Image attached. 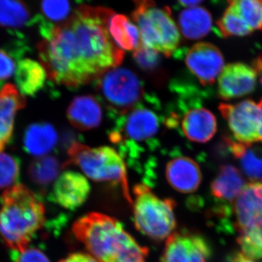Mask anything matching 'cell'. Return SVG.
Returning a JSON list of instances; mask_svg holds the SVG:
<instances>
[{
	"mask_svg": "<svg viewBox=\"0 0 262 262\" xmlns=\"http://www.w3.org/2000/svg\"><path fill=\"white\" fill-rule=\"evenodd\" d=\"M227 3L253 31L262 30L261 0H227Z\"/></svg>",
	"mask_w": 262,
	"mask_h": 262,
	"instance_id": "83f0119b",
	"label": "cell"
},
{
	"mask_svg": "<svg viewBox=\"0 0 262 262\" xmlns=\"http://www.w3.org/2000/svg\"><path fill=\"white\" fill-rule=\"evenodd\" d=\"M219 110L233 139L245 144L262 143V98L258 102L245 100L235 104L221 103Z\"/></svg>",
	"mask_w": 262,
	"mask_h": 262,
	"instance_id": "8fae6325",
	"label": "cell"
},
{
	"mask_svg": "<svg viewBox=\"0 0 262 262\" xmlns=\"http://www.w3.org/2000/svg\"><path fill=\"white\" fill-rule=\"evenodd\" d=\"M59 262H100L90 253H74Z\"/></svg>",
	"mask_w": 262,
	"mask_h": 262,
	"instance_id": "836d02e7",
	"label": "cell"
},
{
	"mask_svg": "<svg viewBox=\"0 0 262 262\" xmlns=\"http://www.w3.org/2000/svg\"><path fill=\"white\" fill-rule=\"evenodd\" d=\"M133 58L136 66L143 72L150 75H158L161 71L162 58L160 53L144 47L139 46L134 51Z\"/></svg>",
	"mask_w": 262,
	"mask_h": 262,
	"instance_id": "f546056e",
	"label": "cell"
},
{
	"mask_svg": "<svg viewBox=\"0 0 262 262\" xmlns=\"http://www.w3.org/2000/svg\"><path fill=\"white\" fill-rule=\"evenodd\" d=\"M229 262H257L256 260L248 257L243 253H237L229 259Z\"/></svg>",
	"mask_w": 262,
	"mask_h": 262,
	"instance_id": "e575fe53",
	"label": "cell"
},
{
	"mask_svg": "<svg viewBox=\"0 0 262 262\" xmlns=\"http://www.w3.org/2000/svg\"><path fill=\"white\" fill-rule=\"evenodd\" d=\"M253 67L256 70L258 77H259L260 82L262 86V57L259 56L256 58L253 61Z\"/></svg>",
	"mask_w": 262,
	"mask_h": 262,
	"instance_id": "d590c367",
	"label": "cell"
},
{
	"mask_svg": "<svg viewBox=\"0 0 262 262\" xmlns=\"http://www.w3.org/2000/svg\"><path fill=\"white\" fill-rule=\"evenodd\" d=\"M232 212L239 238L262 249V182L246 184L234 201Z\"/></svg>",
	"mask_w": 262,
	"mask_h": 262,
	"instance_id": "30bf717a",
	"label": "cell"
},
{
	"mask_svg": "<svg viewBox=\"0 0 262 262\" xmlns=\"http://www.w3.org/2000/svg\"><path fill=\"white\" fill-rule=\"evenodd\" d=\"M26 105L25 96L13 84L0 89V152L8 144L14 127L15 117Z\"/></svg>",
	"mask_w": 262,
	"mask_h": 262,
	"instance_id": "e0dca14e",
	"label": "cell"
},
{
	"mask_svg": "<svg viewBox=\"0 0 262 262\" xmlns=\"http://www.w3.org/2000/svg\"><path fill=\"white\" fill-rule=\"evenodd\" d=\"M71 125L80 130L97 128L102 122L103 112L100 101L91 95L73 98L67 110Z\"/></svg>",
	"mask_w": 262,
	"mask_h": 262,
	"instance_id": "ac0fdd59",
	"label": "cell"
},
{
	"mask_svg": "<svg viewBox=\"0 0 262 262\" xmlns=\"http://www.w3.org/2000/svg\"><path fill=\"white\" fill-rule=\"evenodd\" d=\"M61 165L55 157L45 156L33 161L29 168L31 180L39 187H47L58 177Z\"/></svg>",
	"mask_w": 262,
	"mask_h": 262,
	"instance_id": "484cf974",
	"label": "cell"
},
{
	"mask_svg": "<svg viewBox=\"0 0 262 262\" xmlns=\"http://www.w3.org/2000/svg\"><path fill=\"white\" fill-rule=\"evenodd\" d=\"M186 66L203 86L214 83L225 68V59L216 46L199 42L187 50L184 56Z\"/></svg>",
	"mask_w": 262,
	"mask_h": 262,
	"instance_id": "4fadbf2b",
	"label": "cell"
},
{
	"mask_svg": "<svg viewBox=\"0 0 262 262\" xmlns=\"http://www.w3.org/2000/svg\"><path fill=\"white\" fill-rule=\"evenodd\" d=\"M29 20L30 13L23 0H0V27L21 29Z\"/></svg>",
	"mask_w": 262,
	"mask_h": 262,
	"instance_id": "d4e9b609",
	"label": "cell"
},
{
	"mask_svg": "<svg viewBox=\"0 0 262 262\" xmlns=\"http://www.w3.org/2000/svg\"><path fill=\"white\" fill-rule=\"evenodd\" d=\"M15 76L19 92L24 96H32L44 87L48 75L40 63L24 58L18 61Z\"/></svg>",
	"mask_w": 262,
	"mask_h": 262,
	"instance_id": "44dd1931",
	"label": "cell"
},
{
	"mask_svg": "<svg viewBox=\"0 0 262 262\" xmlns=\"http://www.w3.org/2000/svg\"><path fill=\"white\" fill-rule=\"evenodd\" d=\"M91 185L82 174L66 171L58 177L53 187V198L58 204L69 210L82 206L89 198Z\"/></svg>",
	"mask_w": 262,
	"mask_h": 262,
	"instance_id": "9a60e30c",
	"label": "cell"
},
{
	"mask_svg": "<svg viewBox=\"0 0 262 262\" xmlns=\"http://www.w3.org/2000/svg\"><path fill=\"white\" fill-rule=\"evenodd\" d=\"M176 94L175 106L165 115L166 128L177 129L188 140L206 143L217 130L216 119L210 110L202 106L201 93L191 84L172 82Z\"/></svg>",
	"mask_w": 262,
	"mask_h": 262,
	"instance_id": "5b68a950",
	"label": "cell"
},
{
	"mask_svg": "<svg viewBox=\"0 0 262 262\" xmlns=\"http://www.w3.org/2000/svg\"><path fill=\"white\" fill-rule=\"evenodd\" d=\"M136 5L133 19L139 29L141 46L167 58L175 55L181 35L170 9L159 8L153 0H136Z\"/></svg>",
	"mask_w": 262,
	"mask_h": 262,
	"instance_id": "52a82bcc",
	"label": "cell"
},
{
	"mask_svg": "<svg viewBox=\"0 0 262 262\" xmlns=\"http://www.w3.org/2000/svg\"><path fill=\"white\" fill-rule=\"evenodd\" d=\"M225 140L246 177L252 182H262V148L232 138H225Z\"/></svg>",
	"mask_w": 262,
	"mask_h": 262,
	"instance_id": "ffe728a7",
	"label": "cell"
},
{
	"mask_svg": "<svg viewBox=\"0 0 262 262\" xmlns=\"http://www.w3.org/2000/svg\"><path fill=\"white\" fill-rule=\"evenodd\" d=\"M165 177L170 187L184 194L195 192L202 182L199 165L185 156L175 157L167 163Z\"/></svg>",
	"mask_w": 262,
	"mask_h": 262,
	"instance_id": "2e32d148",
	"label": "cell"
},
{
	"mask_svg": "<svg viewBox=\"0 0 262 262\" xmlns=\"http://www.w3.org/2000/svg\"><path fill=\"white\" fill-rule=\"evenodd\" d=\"M46 222V208L23 184L6 189L1 196L0 235L12 251H24Z\"/></svg>",
	"mask_w": 262,
	"mask_h": 262,
	"instance_id": "277c9868",
	"label": "cell"
},
{
	"mask_svg": "<svg viewBox=\"0 0 262 262\" xmlns=\"http://www.w3.org/2000/svg\"><path fill=\"white\" fill-rule=\"evenodd\" d=\"M58 141V134L51 124H33L26 130L24 148L29 154L42 158L54 149Z\"/></svg>",
	"mask_w": 262,
	"mask_h": 262,
	"instance_id": "603a6c76",
	"label": "cell"
},
{
	"mask_svg": "<svg viewBox=\"0 0 262 262\" xmlns=\"http://www.w3.org/2000/svg\"><path fill=\"white\" fill-rule=\"evenodd\" d=\"M179 25L184 37L198 40L208 35L213 27L211 13L201 7H190L181 12Z\"/></svg>",
	"mask_w": 262,
	"mask_h": 262,
	"instance_id": "7402d4cb",
	"label": "cell"
},
{
	"mask_svg": "<svg viewBox=\"0 0 262 262\" xmlns=\"http://www.w3.org/2000/svg\"><path fill=\"white\" fill-rule=\"evenodd\" d=\"M261 2H262V0H261Z\"/></svg>",
	"mask_w": 262,
	"mask_h": 262,
	"instance_id": "74e56055",
	"label": "cell"
},
{
	"mask_svg": "<svg viewBox=\"0 0 262 262\" xmlns=\"http://www.w3.org/2000/svg\"><path fill=\"white\" fill-rule=\"evenodd\" d=\"M17 66L12 55L0 49V82H5L15 74Z\"/></svg>",
	"mask_w": 262,
	"mask_h": 262,
	"instance_id": "d6a6232c",
	"label": "cell"
},
{
	"mask_svg": "<svg viewBox=\"0 0 262 262\" xmlns=\"http://www.w3.org/2000/svg\"><path fill=\"white\" fill-rule=\"evenodd\" d=\"M20 162L17 157L0 152V189H9L19 184Z\"/></svg>",
	"mask_w": 262,
	"mask_h": 262,
	"instance_id": "f1b7e54d",
	"label": "cell"
},
{
	"mask_svg": "<svg viewBox=\"0 0 262 262\" xmlns=\"http://www.w3.org/2000/svg\"><path fill=\"white\" fill-rule=\"evenodd\" d=\"M212 249L203 236L174 232L166 239L163 262H208Z\"/></svg>",
	"mask_w": 262,
	"mask_h": 262,
	"instance_id": "7c38bea8",
	"label": "cell"
},
{
	"mask_svg": "<svg viewBox=\"0 0 262 262\" xmlns=\"http://www.w3.org/2000/svg\"><path fill=\"white\" fill-rule=\"evenodd\" d=\"M98 101L112 117L126 113L145 96L144 84L135 72L125 67H114L95 80Z\"/></svg>",
	"mask_w": 262,
	"mask_h": 262,
	"instance_id": "9c48e42d",
	"label": "cell"
},
{
	"mask_svg": "<svg viewBox=\"0 0 262 262\" xmlns=\"http://www.w3.org/2000/svg\"><path fill=\"white\" fill-rule=\"evenodd\" d=\"M257 73L246 63H233L225 66L218 79V96L223 100L241 98L256 89Z\"/></svg>",
	"mask_w": 262,
	"mask_h": 262,
	"instance_id": "5bb4252c",
	"label": "cell"
},
{
	"mask_svg": "<svg viewBox=\"0 0 262 262\" xmlns=\"http://www.w3.org/2000/svg\"><path fill=\"white\" fill-rule=\"evenodd\" d=\"M76 238L100 262H146L147 248L141 246L113 217L92 212L72 226Z\"/></svg>",
	"mask_w": 262,
	"mask_h": 262,
	"instance_id": "7a4b0ae2",
	"label": "cell"
},
{
	"mask_svg": "<svg viewBox=\"0 0 262 262\" xmlns=\"http://www.w3.org/2000/svg\"><path fill=\"white\" fill-rule=\"evenodd\" d=\"M113 13L101 7L82 6L64 24L42 22L38 53L50 80L77 89L121 64L125 53L108 29Z\"/></svg>",
	"mask_w": 262,
	"mask_h": 262,
	"instance_id": "6da1fadb",
	"label": "cell"
},
{
	"mask_svg": "<svg viewBox=\"0 0 262 262\" xmlns=\"http://www.w3.org/2000/svg\"><path fill=\"white\" fill-rule=\"evenodd\" d=\"M12 256L14 262H51L42 251L35 248H27L20 252L13 251Z\"/></svg>",
	"mask_w": 262,
	"mask_h": 262,
	"instance_id": "1f68e13d",
	"label": "cell"
},
{
	"mask_svg": "<svg viewBox=\"0 0 262 262\" xmlns=\"http://www.w3.org/2000/svg\"><path fill=\"white\" fill-rule=\"evenodd\" d=\"M108 29L112 39L120 49L135 51L141 46L139 29L125 15L113 13L108 20Z\"/></svg>",
	"mask_w": 262,
	"mask_h": 262,
	"instance_id": "cb8c5ba5",
	"label": "cell"
},
{
	"mask_svg": "<svg viewBox=\"0 0 262 262\" xmlns=\"http://www.w3.org/2000/svg\"><path fill=\"white\" fill-rule=\"evenodd\" d=\"M69 160L66 165H77L91 180L120 184L127 201L133 200L127 184V169L123 158L110 146L91 148L74 141L68 149Z\"/></svg>",
	"mask_w": 262,
	"mask_h": 262,
	"instance_id": "8992f818",
	"label": "cell"
},
{
	"mask_svg": "<svg viewBox=\"0 0 262 262\" xmlns=\"http://www.w3.org/2000/svg\"><path fill=\"white\" fill-rule=\"evenodd\" d=\"M246 185L244 177L238 169L232 165H222L211 183V194L222 204H229L234 203Z\"/></svg>",
	"mask_w": 262,
	"mask_h": 262,
	"instance_id": "d6986e66",
	"label": "cell"
},
{
	"mask_svg": "<svg viewBox=\"0 0 262 262\" xmlns=\"http://www.w3.org/2000/svg\"><path fill=\"white\" fill-rule=\"evenodd\" d=\"M134 219L136 228L150 238L163 241L177 227L174 209L176 202L160 198L144 184L134 187Z\"/></svg>",
	"mask_w": 262,
	"mask_h": 262,
	"instance_id": "ba28073f",
	"label": "cell"
},
{
	"mask_svg": "<svg viewBox=\"0 0 262 262\" xmlns=\"http://www.w3.org/2000/svg\"><path fill=\"white\" fill-rule=\"evenodd\" d=\"M178 1L184 6L190 8V7L196 6V5H199L200 3H201L204 0H178Z\"/></svg>",
	"mask_w": 262,
	"mask_h": 262,
	"instance_id": "8d00e7d4",
	"label": "cell"
},
{
	"mask_svg": "<svg viewBox=\"0 0 262 262\" xmlns=\"http://www.w3.org/2000/svg\"><path fill=\"white\" fill-rule=\"evenodd\" d=\"M163 127H166L165 114L162 113L159 99L146 94L134 107L116 117L108 138L118 146L122 158L134 159L145 151L158 149Z\"/></svg>",
	"mask_w": 262,
	"mask_h": 262,
	"instance_id": "3957f363",
	"label": "cell"
},
{
	"mask_svg": "<svg viewBox=\"0 0 262 262\" xmlns=\"http://www.w3.org/2000/svg\"><path fill=\"white\" fill-rule=\"evenodd\" d=\"M217 26L221 35L226 38L244 37L253 32L244 19L229 6L219 20Z\"/></svg>",
	"mask_w": 262,
	"mask_h": 262,
	"instance_id": "4316f807",
	"label": "cell"
},
{
	"mask_svg": "<svg viewBox=\"0 0 262 262\" xmlns=\"http://www.w3.org/2000/svg\"><path fill=\"white\" fill-rule=\"evenodd\" d=\"M41 11L48 24L60 25L69 20L70 4L69 0H42Z\"/></svg>",
	"mask_w": 262,
	"mask_h": 262,
	"instance_id": "4dcf8cb0",
	"label": "cell"
}]
</instances>
